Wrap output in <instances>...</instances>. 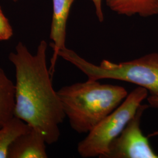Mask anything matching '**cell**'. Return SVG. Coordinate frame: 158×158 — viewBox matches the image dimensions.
Returning <instances> with one entry per match:
<instances>
[{
	"mask_svg": "<svg viewBox=\"0 0 158 158\" xmlns=\"http://www.w3.org/2000/svg\"><path fill=\"white\" fill-rule=\"evenodd\" d=\"M48 44L40 41L35 55L22 42L18 43L15 52L9 60L15 69L16 83L14 117L39 130L47 144L58 141L59 125L66 115L62 104L54 90L46 61Z\"/></svg>",
	"mask_w": 158,
	"mask_h": 158,
	"instance_id": "6da1fadb",
	"label": "cell"
},
{
	"mask_svg": "<svg viewBox=\"0 0 158 158\" xmlns=\"http://www.w3.org/2000/svg\"><path fill=\"white\" fill-rule=\"evenodd\" d=\"M57 92L71 128L79 134L89 133L128 96L123 87L89 79L64 86Z\"/></svg>",
	"mask_w": 158,
	"mask_h": 158,
	"instance_id": "7a4b0ae2",
	"label": "cell"
},
{
	"mask_svg": "<svg viewBox=\"0 0 158 158\" xmlns=\"http://www.w3.org/2000/svg\"><path fill=\"white\" fill-rule=\"evenodd\" d=\"M59 56L78 68L89 80L114 79L130 82L146 89L151 96L158 97V53L119 63L103 60L100 65L87 61L67 48L59 52Z\"/></svg>",
	"mask_w": 158,
	"mask_h": 158,
	"instance_id": "3957f363",
	"label": "cell"
},
{
	"mask_svg": "<svg viewBox=\"0 0 158 158\" xmlns=\"http://www.w3.org/2000/svg\"><path fill=\"white\" fill-rule=\"evenodd\" d=\"M146 89L138 86L130 93L124 101L113 112L91 130L84 139L79 142L77 152L83 158H101L108 147L124 130L135 114L137 109L148 95Z\"/></svg>",
	"mask_w": 158,
	"mask_h": 158,
	"instance_id": "277c9868",
	"label": "cell"
},
{
	"mask_svg": "<svg viewBox=\"0 0 158 158\" xmlns=\"http://www.w3.org/2000/svg\"><path fill=\"white\" fill-rule=\"evenodd\" d=\"M149 105H142L101 158H158L141 128L142 117Z\"/></svg>",
	"mask_w": 158,
	"mask_h": 158,
	"instance_id": "5b68a950",
	"label": "cell"
},
{
	"mask_svg": "<svg viewBox=\"0 0 158 158\" xmlns=\"http://www.w3.org/2000/svg\"><path fill=\"white\" fill-rule=\"evenodd\" d=\"M75 0H52L53 14L51 23L50 38L53 41L51 45L53 49L49 72H54L59 53L66 48V27L71 7Z\"/></svg>",
	"mask_w": 158,
	"mask_h": 158,
	"instance_id": "8992f818",
	"label": "cell"
},
{
	"mask_svg": "<svg viewBox=\"0 0 158 158\" xmlns=\"http://www.w3.org/2000/svg\"><path fill=\"white\" fill-rule=\"evenodd\" d=\"M46 143L42 133L31 127L12 142L7 158H47Z\"/></svg>",
	"mask_w": 158,
	"mask_h": 158,
	"instance_id": "52a82bcc",
	"label": "cell"
},
{
	"mask_svg": "<svg viewBox=\"0 0 158 158\" xmlns=\"http://www.w3.org/2000/svg\"><path fill=\"white\" fill-rule=\"evenodd\" d=\"M106 2L119 15L149 17L158 14V0H106Z\"/></svg>",
	"mask_w": 158,
	"mask_h": 158,
	"instance_id": "ba28073f",
	"label": "cell"
},
{
	"mask_svg": "<svg viewBox=\"0 0 158 158\" xmlns=\"http://www.w3.org/2000/svg\"><path fill=\"white\" fill-rule=\"evenodd\" d=\"M15 87L0 68V128L14 117Z\"/></svg>",
	"mask_w": 158,
	"mask_h": 158,
	"instance_id": "9c48e42d",
	"label": "cell"
},
{
	"mask_svg": "<svg viewBox=\"0 0 158 158\" xmlns=\"http://www.w3.org/2000/svg\"><path fill=\"white\" fill-rule=\"evenodd\" d=\"M31 128L28 124L16 117L0 128V158H7L8 149L18 136Z\"/></svg>",
	"mask_w": 158,
	"mask_h": 158,
	"instance_id": "30bf717a",
	"label": "cell"
},
{
	"mask_svg": "<svg viewBox=\"0 0 158 158\" xmlns=\"http://www.w3.org/2000/svg\"><path fill=\"white\" fill-rule=\"evenodd\" d=\"M12 35L11 25L0 8V40H10Z\"/></svg>",
	"mask_w": 158,
	"mask_h": 158,
	"instance_id": "8fae6325",
	"label": "cell"
},
{
	"mask_svg": "<svg viewBox=\"0 0 158 158\" xmlns=\"http://www.w3.org/2000/svg\"><path fill=\"white\" fill-rule=\"evenodd\" d=\"M92 3L93 4L95 11H96V15L100 22H103L104 20V12L102 11V0H90Z\"/></svg>",
	"mask_w": 158,
	"mask_h": 158,
	"instance_id": "7c38bea8",
	"label": "cell"
},
{
	"mask_svg": "<svg viewBox=\"0 0 158 158\" xmlns=\"http://www.w3.org/2000/svg\"><path fill=\"white\" fill-rule=\"evenodd\" d=\"M148 101L151 107L158 108V97L150 96L148 98Z\"/></svg>",
	"mask_w": 158,
	"mask_h": 158,
	"instance_id": "4fadbf2b",
	"label": "cell"
},
{
	"mask_svg": "<svg viewBox=\"0 0 158 158\" xmlns=\"http://www.w3.org/2000/svg\"><path fill=\"white\" fill-rule=\"evenodd\" d=\"M12 1H16L17 0H12Z\"/></svg>",
	"mask_w": 158,
	"mask_h": 158,
	"instance_id": "5bb4252c",
	"label": "cell"
}]
</instances>
